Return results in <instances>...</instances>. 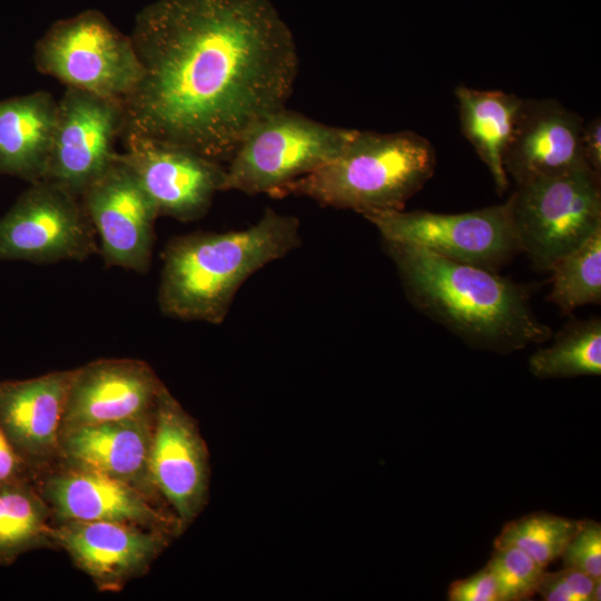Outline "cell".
Masks as SVG:
<instances>
[{
  "label": "cell",
  "instance_id": "6da1fadb",
  "mask_svg": "<svg viewBox=\"0 0 601 601\" xmlns=\"http://www.w3.org/2000/svg\"><path fill=\"white\" fill-rule=\"evenodd\" d=\"M130 37L141 77L122 100L121 136L220 164L285 107L298 72L293 33L269 0H157Z\"/></svg>",
  "mask_w": 601,
  "mask_h": 601
},
{
  "label": "cell",
  "instance_id": "7a4b0ae2",
  "mask_svg": "<svg viewBox=\"0 0 601 601\" xmlns=\"http://www.w3.org/2000/svg\"><path fill=\"white\" fill-rule=\"evenodd\" d=\"M385 246L412 304L470 345L511 352L551 337L523 286L421 247Z\"/></svg>",
  "mask_w": 601,
  "mask_h": 601
},
{
  "label": "cell",
  "instance_id": "3957f363",
  "mask_svg": "<svg viewBox=\"0 0 601 601\" xmlns=\"http://www.w3.org/2000/svg\"><path fill=\"white\" fill-rule=\"evenodd\" d=\"M299 245V220L270 208L245 229L175 237L161 255L159 307L171 318L220 324L243 283Z\"/></svg>",
  "mask_w": 601,
  "mask_h": 601
},
{
  "label": "cell",
  "instance_id": "277c9868",
  "mask_svg": "<svg viewBox=\"0 0 601 601\" xmlns=\"http://www.w3.org/2000/svg\"><path fill=\"white\" fill-rule=\"evenodd\" d=\"M435 165L434 147L414 131L356 129L339 154L288 183L274 197L303 196L363 215L401 210L432 177Z\"/></svg>",
  "mask_w": 601,
  "mask_h": 601
},
{
  "label": "cell",
  "instance_id": "5b68a950",
  "mask_svg": "<svg viewBox=\"0 0 601 601\" xmlns=\"http://www.w3.org/2000/svg\"><path fill=\"white\" fill-rule=\"evenodd\" d=\"M356 129L328 126L285 107L255 124L225 167L224 191L272 197L331 160Z\"/></svg>",
  "mask_w": 601,
  "mask_h": 601
},
{
  "label": "cell",
  "instance_id": "8992f818",
  "mask_svg": "<svg viewBox=\"0 0 601 601\" xmlns=\"http://www.w3.org/2000/svg\"><path fill=\"white\" fill-rule=\"evenodd\" d=\"M33 61L66 87L120 101L141 77L131 37L95 9L56 21L37 41Z\"/></svg>",
  "mask_w": 601,
  "mask_h": 601
},
{
  "label": "cell",
  "instance_id": "52a82bcc",
  "mask_svg": "<svg viewBox=\"0 0 601 601\" xmlns=\"http://www.w3.org/2000/svg\"><path fill=\"white\" fill-rule=\"evenodd\" d=\"M509 198L520 249L541 269L601 229L600 176L589 168L516 184Z\"/></svg>",
  "mask_w": 601,
  "mask_h": 601
},
{
  "label": "cell",
  "instance_id": "ba28073f",
  "mask_svg": "<svg viewBox=\"0 0 601 601\" xmlns=\"http://www.w3.org/2000/svg\"><path fill=\"white\" fill-rule=\"evenodd\" d=\"M363 216L377 228L384 243L421 247L495 273L521 252L510 198L500 205L460 214L401 209Z\"/></svg>",
  "mask_w": 601,
  "mask_h": 601
},
{
  "label": "cell",
  "instance_id": "9c48e42d",
  "mask_svg": "<svg viewBox=\"0 0 601 601\" xmlns=\"http://www.w3.org/2000/svg\"><path fill=\"white\" fill-rule=\"evenodd\" d=\"M96 254L97 234L80 197L48 180L31 183L0 218V260L53 264Z\"/></svg>",
  "mask_w": 601,
  "mask_h": 601
},
{
  "label": "cell",
  "instance_id": "30bf717a",
  "mask_svg": "<svg viewBox=\"0 0 601 601\" xmlns=\"http://www.w3.org/2000/svg\"><path fill=\"white\" fill-rule=\"evenodd\" d=\"M125 124L122 101L66 87L57 100L43 180L81 197L116 160Z\"/></svg>",
  "mask_w": 601,
  "mask_h": 601
},
{
  "label": "cell",
  "instance_id": "8fae6325",
  "mask_svg": "<svg viewBox=\"0 0 601 601\" xmlns=\"http://www.w3.org/2000/svg\"><path fill=\"white\" fill-rule=\"evenodd\" d=\"M31 481L49 505L52 523L118 522L180 535L176 516L164 503L96 471L56 463Z\"/></svg>",
  "mask_w": 601,
  "mask_h": 601
},
{
  "label": "cell",
  "instance_id": "7c38bea8",
  "mask_svg": "<svg viewBox=\"0 0 601 601\" xmlns=\"http://www.w3.org/2000/svg\"><path fill=\"white\" fill-rule=\"evenodd\" d=\"M148 466L155 491L183 534L208 499V451L196 422L165 385L155 406Z\"/></svg>",
  "mask_w": 601,
  "mask_h": 601
},
{
  "label": "cell",
  "instance_id": "4fadbf2b",
  "mask_svg": "<svg viewBox=\"0 0 601 601\" xmlns=\"http://www.w3.org/2000/svg\"><path fill=\"white\" fill-rule=\"evenodd\" d=\"M107 266L139 274L151 263L158 211L134 171L116 156L80 197Z\"/></svg>",
  "mask_w": 601,
  "mask_h": 601
},
{
  "label": "cell",
  "instance_id": "5bb4252c",
  "mask_svg": "<svg viewBox=\"0 0 601 601\" xmlns=\"http://www.w3.org/2000/svg\"><path fill=\"white\" fill-rule=\"evenodd\" d=\"M118 152L137 176L158 215L191 221L209 209L216 193L224 191L225 167L190 149L124 135Z\"/></svg>",
  "mask_w": 601,
  "mask_h": 601
},
{
  "label": "cell",
  "instance_id": "9a60e30c",
  "mask_svg": "<svg viewBox=\"0 0 601 601\" xmlns=\"http://www.w3.org/2000/svg\"><path fill=\"white\" fill-rule=\"evenodd\" d=\"M50 538L98 591L115 593L149 571L171 535L127 523L62 521L52 523Z\"/></svg>",
  "mask_w": 601,
  "mask_h": 601
},
{
  "label": "cell",
  "instance_id": "2e32d148",
  "mask_svg": "<svg viewBox=\"0 0 601 601\" xmlns=\"http://www.w3.org/2000/svg\"><path fill=\"white\" fill-rule=\"evenodd\" d=\"M165 384L136 358H100L72 370L60 431L151 414Z\"/></svg>",
  "mask_w": 601,
  "mask_h": 601
},
{
  "label": "cell",
  "instance_id": "e0dca14e",
  "mask_svg": "<svg viewBox=\"0 0 601 601\" xmlns=\"http://www.w3.org/2000/svg\"><path fill=\"white\" fill-rule=\"evenodd\" d=\"M583 125L554 99H523L503 158L506 175L520 184L589 168L581 149Z\"/></svg>",
  "mask_w": 601,
  "mask_h": 601
},
{
  "label": "cell",
  "instance_id": "ac0fdd59",
  "mask_svg": "<svg viewBox=\"0 0 601 601\" xmlns=\"http://www.w3.org/2000/svg\"><path fill=\"white\" fill-rule=\"evenodd\" d=\"M72 370L0 382V426L32 476L58 460L59 432Z\"/></svg>",
  "mask_w": 601,
  "mask_h": 601
},
{
  "label": "cell",
  "instance_id": "d6986e66",
  "mask_svg": "<svg viewBox=\"0 0 601 601\" xmlns=\"http://www.w3.org/2000/svg\"><path fill=\"white\" fill-rule=\"evenodd\" d=\"M154 412L60 431L56 463L96 471L128 483L164 503L151 484L148 466Z\"/></svg>",
  "mask_w": 601,
  "mask_h": 601
},
{
  "label": "cell",
  "instance_id": "ffe728a7",
  "mask_svg": "<svg viewBox=\"0 0 601 601\" xmlns=\"http://www.w3.org/2000/svg\"><path fill=\"white\" fill-rule=\"evenodd\" d=\"M57 100L43 90L0 100V174L36 183L46 174Z\"/></svg>",
  "mask_w": 601,
  "mask_h": 601
},
{
  "label": "cell",
  "instance_id": "44dd1931",
  "mask_svg": "<svg viewBox=\"0 0 601 601\" xmlns=\"http://www.w3.org/2000/svg\"><path fill=\"white\" fill-rule=\"evenodd\" d=\"M462 132L487 167L496 189L509 187L503 158L523 99L501 90L455 89Z\"/></svg>",
  "mask_w": 601,
  "mask_h": 601
},
{
  "label": "cell",
  "instance_id": "7402d4cb",
  "mask_svg": "<svg viewBox=\"0 0 601 601\" xmlns=\"http://www.w3.org/2000/svg\"><path fill=\"white\" fill-rule=\"evenodd\" d=\"M52 514L31 480L0 484V564L33 550L55 549Z\"/></svg>",
  "mask_w": 601,
  "mask_h": 601
},
{
  "label": "cell",
  "instance_id": "603a6c76",
  "mask_svg": "<svg viewBox=\"0 0 601 601\" xmlns=\"http://www.w3.org/2000/svg\"><path fill=\"white\" fill-rule=\"evenodd\" d=\"M529 368L540 378L600 375L601 321L592 318L569 324L550 346L533 353Z\"/></svg>",
  "mask_w": 601,
  "mask_h": 601
},
{
  "label": "cell",
  "instance_id": "cb8c5ba5",
  "mask_svg": "<svg viewBox=\"0 0 601 601\" xmlns=\"http://www.w3.org/2000/svg\"><path fill=\"white\" fill-rule=\"evenodd\" d=\"M550 302L564 313L601 300V229L560 258L551 269Z\"/></svg>",
  "mask_w": 601,
  "mask_h": 601
},
{
  "label": "cell",
  "instance_id": "d4e9b609",
  "mask_svg": "<svg viewBox=\"0 0 601 601\" xmlns=\"http://www.w3.org/2000/svg\"><path fill=\"white\" fill-rule=\"evenodd\" d=\"M580 521L534 512L506 523L494 546H515L546 569L559 559Z\"/></svg>",
  "mask_w": 601,
  "mask_h": 601
},
{
  "label": "cell",
  "instance_id": "484cf974",
  "mask_svg": "<svg viewBox=\"0 0 601 601\" xmlns=\"http://www.w3.org/2000/svg\"><path fill=\"white\" fill-rule=\"evenodd\" d=\"M497 587L500 601L528 600L538 592L545 568L515 546H494L486 564Z\"/></svg>",
  "mask_w": 601,
  "mask_h": 601
},
{
  "label": "cell",
  "instance_id": "4316f807",
  "mask_svg": "<svg viewBox=\"0 0 601 601\" xmlns=\"http://www.w3.org/2000/svg\"><path fill=\"white\" fill-rule=\"evenodd\" d=\"M564 566L579 570L593 579H601V525L581 520L561 556Z\"/></svg>",
  "mask_w": 601,
  "mask_h": 601
},
{
  "label": "cell",
  "instance_id": "83f0119b",
  "mask_svg": "<svg viewBox=\"0 0 601 601\" xmlns=\"http://www.w3.org/2000/svg\"><path fill=\"white\" fill-rule=\"evenodd\" d=\"M594 582L595 579L572 568L545 570L536 593L546 601H591Z\"/></svg>",
  "mask_w": 601,
  "mask_h": 601
},
{
  "label": "cell",
  "instance_id": "f1b7e54d",
  "mask_svg": "<svg viewBox=\"0 0 601 601\" xmlns=\"http://www.w3.org/2000/svg\"><path fill=\"white\" fill-rule=\"evenodd\" d=\"M447 595L451 601H500L495 579L486 565L471 577L454 581Z\"/></svg>",
  "mask_w": 601,
  "mask_h": 601
},
{
  "label": "cell",
  "instance_id": "f546056e",
  "mask_svg": "<svg viewBox=\"0 0 601 601\" xmlns=\"http://www.w3.org/2000/svg\"><path fill=\"white\" fill-rule=\"evenodd\" d=\"M24 480H32V473L0 426V484Z\"/></svg>",
  "mask_w": 601,
  "mask_h": 601
},
{
  "label": "cell",
  "instance_id": "4dcf8cb0",
  "mask_svg": "<svg viewBox=\"0 0 601 601\" xmlns=\"http://www.w3.org/2000/svg\"><path fill=\"white\" fill-rule=\"evenodd\" d=\"M581 149L587 166L601 176V120L599 117L583 125Z\"/></svg>",
  "mask_w": 601,
  "mask_h": 601
},
{
  "label": "cell",
  "instance_id": "1f68e13d",
  "mask_svg": "<svg viewBox=\"0 0 601 601\" xmlns=\"http://www.w3.org/2000/svg\"><path fill=\"white\" fill-rule=\"evenodd\" d=\"M601 579L595 580L594 585L592 588L591 592V601H600L601 600Z\"/></svg>",
  "mask_w": 601,
  "mask_h": 601
}]
</instances>
